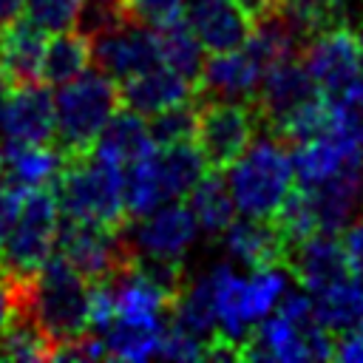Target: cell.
<instances>
[{"instance_id":"obj_1","label":"cell","mask_w":363,"mask_h":363,"mask_svg":"<svg viewBox=\"0 0 363 363\" xmlns=\"http://www.w3.org/2000/svg\"><path fill=\"white\" fill-rule=\"evenodd\" d=\"M51 187L60 213L68 218L108 227H125L130 221L122 199V167L94 150L65 156Z\"/></svg>"},{"instance_id":"obj_2","label":"cell","mask_w":363,"mask_h":363,"mask_svg":"<svg viewBox=\"0 0 363 363\" xmlns=\"http://www.w3.org/2000/svg\"><path fill=\"white\" fill-rule=\"evenodd\" d=\"M122 108L119 82L105 71H85L77 79L60 85L54 96V136L65 156L88 153L108 125V119Z\"/></svg>"},{"instance_id":"obj_3","label":"cell","mask_w":363,"mask_h":363,"mask_svg":"<svg viewBox=\"0 0 363 363\" xmlns=\"http://www.w3.org/2000/svg\"><path fill=\"white\" fill-rule=\"evenodd\" d=\"M227 170V187L233 193L235 207L252 218H272L286 193L292 190L295 176L286 145L264 130Z\"/></svg>"},{"instance_id":"obj_4","label":"cell","mask_w":363,"mask_h":363,"mask_svg":"<svg viewBox=\"0 0 363 363\" xmlns=\"http://www.w3.org/2000/svg\"><path fill=\"white\" fill-rule=\"evenodd\" d=\"M31 315L51 346L91 332V284L60 252L34 275Z\"/></svg>"},{"instance_id":"obj_5","label":"cell","mask_w":363,"mask_h":363,"mask_svg":"<svg viewBox=\"0 0 363 363\" xmlns=\"http://www.w3.org/2000/svg\"><path fill=\"white\" fill-rule=\"evenodd\" d=\"M210 281L216 298V332L241 343V349L250 329L267 318L286 292L284 267H261L252 269L250 278H241L230 264H218L210 269Z\"/></svg>"},{"instance_id":"obj_6","label":"cell","mask_w":363,"mask_h":363,"mask_svg":"<svg viewBox=\"0 0 363 363\" xmlns=\"http://www.w3.org/2000/svg\"><path fill=\"white\" fill-rule=\"evenodd\" d=\"M60 216L62 213L51 184L23 190L17 216L0 241V264L14 275H37L57 244Z\"/></svg>"},{"instance_id":"obj_7","label":"cell","mask_w":363,"mask_h":363,"mask_svg":"<svg viewBox=\"0 0 363 363\" xmlns=\"http://www.w3.org/2000/svg\"><path fill=\"white\" fill-rule=\"evenodd\" d=\"M54 250L88 284L111 281L122 269H130L136 261V250L128 238V224L108 227V224L68 218V216L65 221H60Z\"/></svg>"},{"instance_id":"obj_8","label":"cell","mask_w":363,"mask_h":363,"mask_svg":"<svg viewBox=\"0 0 363 363\" xmlns=\"http://www.w3.org/2000/svg\"><path fill=\"white\" fill-rule=\"evenodd\" d=\"M258 130L261 128L252 99H199L193 142L199 145L210 170H227L250 147Z\"/></svg>"},{"instance_id":"obj_9","label":"cell","mask_w":363,"mask_h":363,"mask_svg":"<svg viewBox=\"0 0 363 363\" xmlns=\"http://www.w3.org/2000/svg\"><path fill=\"white\" fill-rule=\"evenodd\" d=\"M301 62L326 96L349 99L363 65V45L357 26L337 20L320 28L301 45Z\"/></svg>"},{"instance_id":"obj_10","label":"cell","mask_w":363,"mask_h":363,"mask_svg":"<svg viewBox=\"0 0 363 363\" xmlns=\"http://www.w3.org/2000/svg\"><path fill=\"white\" fill-rule=\"evenodd\" d=\"M323 91L312 79V74L303 68L301 57L281 60L269 65L261 74V82L255 88L252 105L258 113V128L269 136H275L301 108H306L315 96Z\"/></svg>"},{"instance_id":"obj_11","label":"cell","mask_w":363,"mask_h":363,"mask_svg":"<svg viewBox=\"0 0 363 363\" xmlns=\"http://www.w3.org/2000/svg\"><path fill=\"white\" fill-rule=\"evenodd\" d=\"M91 57L99 71L125 82L162 62L156 28L142 20H128L111 31L91 37Z\"/></svg>"},{"instance_id":"obj_12","label":"cell","mask_w":363,"mask_h":363,"mask_svg":"<svg viewBox=\"0 0 363 363\" xmlns=\"http://www.w3.org/2000/svg\"><path fill=\"white\" fill-rule=\"evenodd\" d=\"M0 133L11 145H51L54 96L43 82L6 88L0 94Z\"/></svg>"},{"instance_id":"obj_13","label":"cell","mask_w":363,"mask_h":363,"mask_svg":"<svg viewBox=\"0 0 363 363\" xmlns=\"http://www.w3.org/2000/svg\"><path fill=\"white\" fill-rule=\"evenodd\" d=\"M199 224L184 204L156 207L147 216L128 221V238L139 255L156 258H182L184 250L196 241Z\"/></svg>"},{"instance_id":"obj_14","label":"cell","mask_w":363,"mask_h":363,"mask_svg":"<svg viewBox=\"0 0 363 363\" xmlns=\"http://www.w3.org/2000/svg\"><path fill=\"white\" fill-rule=\"evenodd\" d=\"M184 23L204 51H233L252 34V17L241 0H184Z\"/></svg>"},{"instance_id":"obj_15","label":"cell","mask_w":363,"mask_h":363,"mask_svg":"<svg viewBox=\"0 0 363 363\" xmlns=\"http://www.w3.org/2000/svg\"><path fill=\"white\" fill-rule=\"evenodd\" d=\"M264 68L255 62V57L241 45L233 51H218L204 57L201 77L196 85L199 99H238L250 102L255 96V88L261 82Z\"/></svg>"},{"instance_id":"obj_16","label":"cell","mask_w":363,"mask_h":363,"mask_svg":"<svg viewBox=\"0 0 363 363\" xmlns=\"http://www.w3.org/2000/svg\"><path fill=\"white\" fill-rule=\"evenodd\" d=\"M286 272L295 275V281L309 292L318 295L320 289L332 286L335 281L346 278L352 269L346 264L343 247L335 238V233H315L303 241H298L289 250Z\"/></svg>"},{"instance_id":"obj_17","label":"cell","mask_w":363,"mask_h":363,"mask_svg":"<svg viewBox=\"0 0 363 363\" xmlns=\"http://www.w3.org/2000/svg\"><path fill=\"white\" fill-rule=\"evenodd\" d=\"M224 250L227 255H233L235 261L247 264L250 269H261V267H284L286 269V258H289V244L281 235V230L272 224V218H241L221 233Z\"/></svg>"},{"instance_id":"obj_18","label":"cell","mask_w":363,"mask_h":363,"mask_svg":"<svg viewBox=\"0 0 363 363\" xmlns=\"http://www.w3.org/2000/svg\"><path fill=\"white\" fill-rule=\"evenodd\" d=\"M119 96H122L125 108H130L142 116H153L156 111L196 99V85L190 79H184L179 71H173L170 65L159 62V65L119 82Z\"/></svg>"},{"instance_id":"obj_19","label":"cell","mask_w":363,"mask_h":363,"mask_svg":"<svg viewBox=\"0 0 363 363\" xmlns=\"http://www.w3.org/2000/svg\"><path fill=\"white\" fill-rule=\"evenodd\" d=\"M48 31L28 17H17L0 31V82L3 88H17L37 82L40 62L45 51Z\"/></svg>"},{"instance_id":"obj_20","label":"cell","mask_w":363,"mask_h":363,"mask_svg":"<svg viewBox=\"0 0 363 363\" xmlns=\"http://www.w3.org/2000/svg\"><path fill=\"white\" fill-rule=\"evenodd\" d=\"M91 150L105 156V159H111L119 167H128V164L150 156L156 150V142L150 136L147 119L142 113H136V111L122 105L108 119V125L99 130V136H96Z\"/></svg>"},{"instance_id":"obj_21","label":"cell","mask_w":363,"mask_h":363,"mask_svg":"<svg viewBox=\"0 0 363 363\" xmlns=\"http://www.w3.org/2000/svg\"><path fill=\"white\" fill-rule=\"evenodd\" d=\"M3 156V179L17 187V190H31V187H45L54 184L65 153L57 145H0Z\"/></svg>"},{"instance_id":"obj_22","label":"cell","mask_w":363,"mask_h":363,"mask_svg":"<svg viewBox=\"0 0 363 363\" xmlns=\"http://www.w3.org/2000/svg\"><path fill=\"white\" fill-rule=\"evenodd\" d=\"M150 162H153V170H156V179H159L164 201L187 196L196 187V182L210 170L204 156H201V150H199V145H193V142L156 147Z\"/></svg>"},{"instance_id":"obj_23","label":"cell","mask_w":363,"mask_h":363,"mask_svg":"<svg viewBox=\"0 0 363 363\" xmlns=\"http://www.w3.org/2000/svg\"><path fill=\"white\" fill-rule=\"evenodd\" d=\"M312 303H315L318 320L332 335L363 329V275L349 272L346 278L320 289Z\"/></svg>"},{"instance_id":"obj_24","label":"cell","mask_w":363,"mask_h":363,"mask_svg":"<svg viewBox=\"0 0 363 363\" xmlns=\"http://www.w3.org/2000/svg\"><path fill=\"white\" fill-rule=\"evenodd\" d=\"M91 40L79 28H65L54 31V37L45 40L43 62H40V77L48 85H65L85 74L91 68Z\"/></svg>"},{"instance_id":"obj_25","label":"cell","mask_w":363,"mask_h":363,"mask_svg":"<svg viewBox=\"0 0 363 363\" xmlns=\"http://www.w3.org/2000/svg\"><path fill=\"white\" fill-rule=\"evenodd\" d=\"M187 207H190L199 230H204L213 238L221 235L233 224L235 201L227 187V179H221V170H207L196 182V187L187 193Z\"/></svg>"},{"instance_id":"obj_26","label":"cell","mask_w":363,"mask_h":363,"mask_svg":"<svg viewBox=\"0 0 363 363\" xmlns=\"http://www.w3.org/2000/svg\"><path fill=\"white\" fill-rule=\"evenodd\" d=\"M156 40H159V54L162 62L170 65L173 71H179L184 79H190L193 85H199L201 77V65H204V48L196 40V34L187 28V23L179 17L173 23H164L156 28Z\"/></svg>"},{"instance_id":"obj_27","label":"cell","mask_w":363,"mask_h":363,"mask_svg":"<svg viewBox=\"0 0 363 363\" xmlns=\"http://www.w3.org/2000/svg\"><path fill=\"white\" fill-rule=\"evenodd\" d=\"M162 329L164 326H142V323H128V320H111L96 335L102 337V346H105L108 357H116V360H147L159 349Z\"/></svg>"},{"instance_id":"obj_28","label":"cell","mask_w":363,"mask_h":363,"mask_svg":"<svg viewBox=\"0 0 363 363\" xmlns=\"http://www.w3.org/2000/svg\"><path fill=\"white\" fill-rule=\"evenodd\" d=\"M196 111H199V99L179 102V105H170L164 111H156L147 119V128H150V136H153L156 147L193 142V136H196Z\"/></svg>"},{"instance_id":"obj_29","label":"cell","mask_w":363,"mask_h":363,"mask_svg":"<svg viewBox=\"0 0 363 363\" xmlns=\"http://www.w3.org/2000/svg\"><path fill=\"white\" fill-rule=\"evenodd\" d=\"M85 0H26V14L45 31H65L77 26Z\"/></svg>"},{"instance_id":"obj_30","label":"cell","mask_w":363,"mask_h":363,"mask_svg":"<svg viewBox=\"0 0 363 363\" xmlns=\"http://www.w3.org/2000/svg\"><path fill=\"white\" fill-rule=\"evenodd\" d=\"M31 289H34V275H14L0 264V332L11 323L17 312L31 309Z\"/></svg>"},{"instance_id":"obj_31","label":"cell","mask_w":363,"mask_h":363,"mask_svg":"<svg viewBox=\"0 0 363 363\" xmlns=\"http://www.w3.org/2000/svg\"><path fill=\"white\" fill-rule=\"evenodd\" d=\"M136 20L159 28L164 23H173L184 11V0H128Z\"/></svg>"},{"instance_id":"obj_32","label":"cell","mask_w":363,"mask_h":363,"mask_svg":"<svg viewBox=\"0 0 363 363\" xmlns=\"http://www.w3.org/2000/svg\"><path fill=\"white\" fill-rule=\"evenodd\" d=\"M340 247H343V255H346V264L354 275H363V213L346 224L343 230V238H340Z\"/></svg>"},{"instance_id":"obj_33","label":"cell","mask_w":363,"mask_h":363,"mask_svg":"<svg viewBox=\"0 0 363 363\" xmlns=\"http://www.w3.org/2000/svg\"><path fill=\"white\" fill-rule=\"evenodd\" d=\"M335 360L346 363H363V329H352L335 337Z\"/></svg>"},{"instance_id":"obj_34","label":"cell","mask_w":363,"mask_h":363,"mask_svg":"<svg viewBox=\"0 0 363 363\" xmlns=\"http://www.w3.org/2000/svg\"><path fill=\"white\" fill-rule=\"evenodd\" d=\"M20 193H23V190H17V187H11L6 179H0V241H3V235L9 233V227H11L14 216H17Z\"/></svg>"},{"instance_id":"obj_35","label":"cell","mask_w":363,"mask_h":363,"mask_svg":"<svg viewBox=\"0 0 363 363\" xmlns=\"http://www.w3.org/2000/svg\"><path fill=\"white\" fill-rule=\"evenodd\" d=\"M241 6L252 17V23H258V20L269 17V14H278L281 6H284V0H241Z\"/></svg>"},{"instance_id":"obj_36","label":"cell","mask_w":363,"mask_h":363,"mask_svg":"<svg viewBox=\"0 0 363 363\" xmlns=\"http://www.w3.org/2000/svg\"><path fill=\"white\" fill-rule=\"evenodd\" d=\"M26 0H0V31L9 28L17 17H23Z\"/></svg>"},{"instance_id":"obj_37","label":"cell","mask_w":363,"mask_h":363,"mask_svg":"<svg viewBox=\"0 0 363 363\" xmlns=\"http://www.w3.org/2000/svg\"><path fill=\"white\" fill-rule=\"evenodd\" d=\"M357 34H360V45H363V26H357ZM349 102H354V105L363 108V65H360V74H357L354 88H352V94H349Z\"/></svg>"},{"instance_id":"obj_38","label":"cell","mask_w":363,"mask_h":363,"mask_svg":"<svg viewBox=\"0 0 363 363\" xmlns=\"http://www.w3.org/2000/svg\"><path fill=\"white\" fill-rule=\"evenodd\" d=\"M337 3H346V0H337Z\"/></svg>"}]
</instances>
